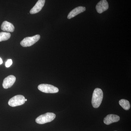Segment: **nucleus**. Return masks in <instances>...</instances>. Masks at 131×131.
<instances>
[{"label": "nucleus", "instance_id": "obj_1", "mask_svg": "<svg viewBox=\"0 0 131 131\" xmlns=\"http://www.w3.org/2000/svg\"><path fill=\"white\" fill-rule=\"evenodd\" d=\"M103 98V93L101 89H95L94 90L92 96L91 103L94 108L99 107L102 103Z\"/></svg>", "mask_w": 131, "mask_h": 131}, {"label": "nucleus", "instance_id": "obj_2", "mask_svg": "<svg viewBox=\"0 0 131 131\" xmlns=\"http://www.w3.org/2000/svg\"><path fill=\"white\" fill-rule=\"evenodd\" d=\"M56 117V114L54 113H47L38 117L35 121L38 124H43L51 122L55 119Z\"/></svg>", "mask_w": 131, "mask_h": 131}, {"label": "nucleus", "instance_id": "obj_3", "mask_svg": "<svg viewBox=\"0 0 131 131\" xmlns=\"http://www.w3.org/2000/svg\"><path fill=\"white\" fill-rule=\"evenodd\" d=\"M40 37L39 35L26 37L20 42V45L24 47H30L37 42L40 39Z\"/></svg>", "mask_w": 131, "mask_h": 131}, {"label": "nucleus", "instance_id": "obj_4", "mask_svg": "<svg viewBox=\"0 0 131 131\" xmlns=\"http://www.w3.org/2000/svg\"><path fill=\"white\" fill-rule=\"evenodd\" d=\"M25 98L23 95H18L11 98L8 101V104L11 106L14 107L20 106L25 103Z\"/></svg>", "mask_w": 131, "mask_h": 131}, {"label": "nucleus", "instance_id": "obj_5", "mask_svg": "<svg viewBox=\"0 0 131 131\" xmlns=\"http://www.w3.org/2000/svg\"><path fill=\"white\" fill-rule=\"evenodd\" d=\"M38 89L40 91L46 93H55L59 91L58 89L51 84H42L38 86Z\"/></svg>", "mask_w": 131, "mask_h": 131}, {"label": "nucleus", "instance_id": "obj_6", "mask_svg": "<svg viewBox=\"0 0 131 131\" xmlns=\"http://www.w3.org/2000/svg\"><path fill=\"white\" fill-rule=\"evenodd\" d=\"M16 81V78L14 76L10 75L8 76L3 80V86L4 89H7L11 88Z\"/></svg>", "mask_w": 131, "mask_h": 131}, {"label": "nucleus", "instance_id": "obj_7", "mask_svg": "<svg viewBox=\"0 0 131 131\" xmlns=\"http://www.w3.org/2000/svg\"><path fill=\"white\" fill-rule=\"evenodd\" d=\"M108 8V4L106 0H101L96 5V11L100 14L107 10Z\"/></svg>", "mask_w": 131, "mask_h": 131}, {"label": "nucleus", "instance_id": "obj_8", "mask_svg": "<svg viewBox=\"0 0 131 131\" xmlns=\"http://www.w3.org/2000/svg\"><path fill=\"white\" fill-rule=\"evenodd\" d=\"M45 0H38L35 6L30 11V14H35L37 13L42 10V8L44 6Z\"/></svg>", "mask_w": 131, "mask_h": 131}, {"label": "nucleus", "instance_id": "obj_9", "mask_svg": "<svg viewBox=\"0 0 131 131\" xmlns=\"http://www.w3.org/2000/svg\"><path fill=\"white\" fill-rule=\"evenodd\" d=\"M120 117L118 115L115 114H108L104 118L103 122L107 125H110L112 123L119 121Z\"/></svg>", "mask_w": 131, "mask_h": 131}, {"label": "nucleus", "instance_id": "obj_10", "mask_svg": "<svg viewBox=\"0 0 131 131\" xmlns=\"http://www.w3.org/2000/svg\"><path fill=\"white\" fill-rule=\"evenodd\" d=\"M86 9V8L83 6H79L74 8L68 14V18L70 19L74 18L78 15L84 12Z\"/></svg>", "mask_w": 131, "mask_h": 131}, {"label": "nucleus", "instance_id": "obj_11", "mask_svg": "<svg viewBox=\"0 0 131 131\" xmlns=\"http://www.w3.org/2000/svg\"><path fill=\"white\" fill-rule=\"evenodd\" d=\"M1 28L3 31L10 32H13L15 30L14 26L13 25L12 23L7 21L3 22Z\"/></svg>", "mask_w": 131, "mask_h": 131}, {"label": "nucleus", "instance_id": "obj_12", "mask_svg": "<svg viewBox=\"0 0 131 131\" xmlns=\"http://www.w3.org/2000/svg\"><path fill=\"white\" fill-rule=\"evenodd\" d=\"M120 105L124 109V110H128L130 108V105L129 101L125 99H122L119 101V102Z\"/></svg>", "mask_w": 131, "mask_h": 131}, {"label": "nucleus", "instance_id": "obj_13", "mask_svg": "<svg viewBox=\"0 0 131 131\" xmlns=\"http://www.w3.org/2000/svg\"><path fill=\"white\" fill-rule=\"evenodd\" d=\"M11 37V34L9 32H0V42L8 40Z\"/></svg>", "mask_w": 131, "mask_h": 131}, {"label": "nucleus", "instance_id": "obj_14", "mask_svg": "<svg viewBox=\"0 0 131 131\" xmlns=\"http://www.w3.org/2000/svg\"><path fill=\"white\" fill-rule=\"evenodd\" d=\"M12 63H13V61H12V59H8L7 61L6 62L5 65H6V66L7 68H8L12 65Z\"/></svg>", "mask_w": 131, "mask_h": 131}, {"label": "nucleus", "instance_id": "obj_15", "mask_svg": "<svg viewBox=\"0 0 131 131\" xmlns=\"http://www.w3.org/2000/svg\"><path fill=\"white\" fill-rule=\"evenodd\" d=\"M3 63L2 59L0 58V64H1Z\"/></svg>", "mask_w": 131, "mask_h": 131}, {"label": "nucleus", "instance_id": "obj_16", "mask_svg": "<svg viewBox=\"0 0 131 131\" xmlns=\"http://www.w3.org/2000/svg\"><path fill=\"white\" fill-rule=\"evenodd\" d=\"M27 101V100L25 99V101Z\"/></svg>", "mask_w": 131, "mask_h": 131}]
</instances>
